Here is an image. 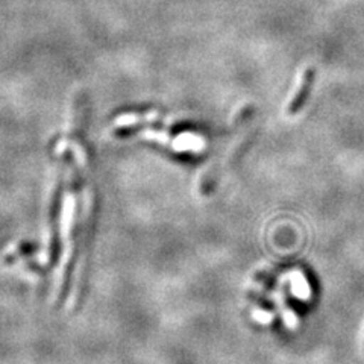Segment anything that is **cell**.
<instances>
[{"label":"cell","mask_w":364,"mask_h":364,"mask_svg":"<svg viewBox=\"0 0 364 364\" xmlns=\"http://www.w3.org/2000/svg\"><path fill=\"white\" fill-rule=\"evenodd\" d=\"M88 117H90V99L87 91L79 90L73 97L72 104V120H70V139L77 143L82 144L84 136L87 135L88 128Z\"/></svg>","instance_id":"1"},{"label":"cell","mask_w":364,"mask_h":364,"mask_svg":"<svg viewBox=\"0 0 364 364\" xmlns=\"http://www.w3.org/2000/svg\"><path fill=\"white\" fill-rule=\"evenodd\" d=\"M316 77H317V72L314 70L313 67L306 68V70L304 72L301 85H299L298 91H296V93H294L293 99L290 100V104L287 107V114H289V116H296V114H299L304 109V107L306 105V102H309V99L311 96V91H313V85L316 82Z\"/></svg>","instance_id":"2"}]
</instances>
